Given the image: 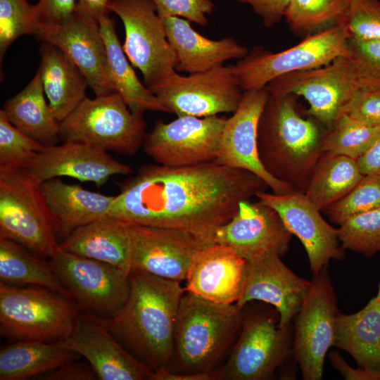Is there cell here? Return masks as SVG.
Masks as SVG:
<instances>
[{"mask_svg": "<svg viewBox=\"0 0 380 380\" xmlns=\"http://www.w3.org/2000/svg\"><path fill=\"white\" fill-rule=\"evenodd\" d=\"M108 217L186 232L205 246L236 213L241 201L266 191L248 170L212 161L170 167L145 165L120 183Z\"/></svg>", "mask_w": 380, "mask_h": 380, "instance_id": "1", "label": "cell"}, {"mask_svg": "<svg viewBox=\"0 0 380 380\" xmlns=\"http://www.w3.org/2000/svg\"><path fill=\"white\" fill-rule=\"evenodd\" d=\"M185 291L179 281L133 271L122 308L111 318L98 319L154 373L168 371L177 314Z\"/></svg>", "mask_w": 380, "mask_h": 380, "instance_id": "2", "label": "cell"}, {"mask_svg": "<svg viewBox=\"0 0 380 380\" xmlns=\"http://www.w3.org/2000/svg\"><path fill=\"white\" fill-rule=\"evenodd\" d=\"M296 97L269 93L258 122V151L270 175L305 194L323 153L327 129L315 118L301 115Z\"/></svg>", "mask_w": 380, "mask_h": 380, "instance_id": "3", "label": "cell"}, {"mask_svg": "<svg viewBox=\"0 0 380 380\" xmlns=\"http://www.w3.org/2000/svg\"><path fill=\"white\" fill-rule=\"evenodd\" d=\"M243 308L221 304L185 291L177 314L169 372L210 373L229 353L239 334Z\"/></svg>", "mask_w": 380, "mask_h": 380, "instance_id": "4", "label": "cell"}, {"mask_svg": "<svg viewBox=\"0 0 380 380\" xmlns=\"http://www.w3.org/2000/svg\"><path fill=\"white\" fill-rule=\"evenodd\" d=\"M0 237L44 258L59 248L57 220L27 168L0 172Z\"/></svg>", "mask_w": 380, "mask_h": 380, "instance_id": "5", "label": "cell"}, {"mask_svg": "<svg viewBox=\"0 0 380 380\" xmlns=\"http://www.w3.org/2000/svg\"><path fill=\"white\" fill-rule=\"evenodd\" d=\"M365 87L374 86L362 64L349 53L319 68L281 76L266 88L272 94L303 97L309 105L306 114L329 129Z\"/></svg>", "mask_w": 380, "mask_h": 380, "instance_id": "6", "label": "cell"}, {"mask_svg": "<svg viewBox=\"0 0 380 380\" xmlns=\"http://www.w3.org/2000/svg\"><path fill=\"white\" fill-rule=\"evenodd\" d=\"M48 289L0 282V331L16 341L57 342L68 336L80 316L71 300Z\"/></svg>", "mask_w": 380, "mask_h": 380, "instance_id": "7", "label": "cell"}, {"mask_svg": "<svg viewBox=\"0 0 380 380\" xmlns=\"http://www.w3.org/2000/svg\"><path fill=\"white\" fill-rule=\"evenodd\" d=\"M146 122L133 114L117 92L85 97L61 122L60 139L85 143L120 154L134 155L142 146Z\"/></svg>", "mask_w": 380, "mask_h": 380, "instance_id": "8", "label": "cell"}, {"mask_svg": "<svg viewBox=\"0 0 380 380\" xmlns=\"http://www.w3.org/2000/svg\"><path fill=\"white\" fill-rule=\"evenodd\" d=\"M349 38L341 23L308 35L279 52L256 46L233 65V70L243 91L260 89L281 76L319 68L349 54Z\"/></svg>", "mask_w": 380, "mask_h": 380, "instance_id": "9", "label": "cell"}, {"mask_svg": "<svg viewBox=\"0 0 380 380\" xmlns=\"http://www.w3.org/2000/svg\"><path fill=\"white\" fill-rule=\"evenodd\" d=\"M110 11L122 20L123 51L152 91L177 72V59L161 18L151 0H110Z\"/></svg>", "mask_w": 380, "mask_h": 380, "instance_id": "10", "label": "cell"}, {"mask_svg": "<svg viewBox=\"0 0 380 380\" xmlns=\"http://www.w3.org/2000/svg\"><path fill=\"white\" fill-rule=\"evenodd\" d=\"M290 327L281 328L268 314L243 315L240 333L215 380L272 379L292 353Z\"/></svg>", "mask_w": 380, "mask_h": 380, "instance_id": "11", "label": "cell"}, {"mask_svg": "<svg viewBox=\"0 0 380 380\" xmlns=\"http://www.w3.org/2000/svg\"><path fill=\"white\" fill-rule=\"evenodd\" d=\"M49 262L70 298L91 315L111 318L125 304L129 292V273L60 247Z\"/></svg>", "mask_w": 380, "mask_h": 380, "instance_id": "12", "label": "cell"}, {"mask_svg": "<svg viewBox=\"0 0 380 380\" xmlns=\"http://www.w3.org/2000/svg\"><path fill=\"white\" fill-rule=\"evenodd\" d=\"M327 268L314 275L294 318L292 350L305 380H319L325 356L334 346L337 299Z\"/></svg>", "mask_w": 380, "mask_h": 380, "instance_id": "13", "label": "cell"}, {"mask_svg": "<svg viewBox=\"0 0 380 380\" xmlns=\"http://www.w3.org/2000/svg\"><path fill=\"white\" fill-rule=\"evenodd\" d=\"M233 65L183 76L177 72L153 91L169 113L205 118L234 113L243 96Z\"/></svg>", "mask_w": 380, "mask_h": 380, "instance_id": "14", "label": "cell"}, {"mask_svg": "<svg viewBox=\"0 0 380 380\" xmlns=\"http://www.w3.org/2000/svg\"><path fill=\"white\" fill-rule=\"evenodd\" d=\"M227 118L179 116L158 120L146 133L143 148L158 164L182 167L216 160Z\"/></svg>", "mask_w": 380, "mask_h": 380, "instance_id": "15", "label": "cell"}, {"mask_svg": "<svg viewBox=\"0 0 380 380\" xmlns=\"http://www.w3.org/2000/svg\"><path fill=\"white\" fill-rule=\"evenodd\" d=\"M131 272L185 280L197 252L207 246L191 234L169 228L129 224Z\"/></svg>", "mask_w": 380, "mask_h": 380, "instance_id": "16", "label": "cell"}, {"mask_svg": "<svg viewBox=\"0 0 380 380\" xmlns=\"http://www.w3.org/2000/svg\"><path fill=\"white\" fill-rule=\"evenodd\" d=\"M258 200L272 208L287 229L302 243L314 275L327 268L331 260H341L344 249L337 229L324 220L319 210L303 193L276 194L260 191Z\"/></svg>", "mask_w": 380, "mask_h": 380, "instance_id": "17", "label": "cell"}, {"mask_svg": "<svg viewBox=\"0 0 380 380\" xmlns=\"http://www.w3.org/2000/svg\"><path fill=\"white\" fill-rule=\"evenodd\" d=\"M268 97L269 91L266 87L243 92L239 107L227 119L215 161L254 173L267 183L274 194L297 192L270 175L259 158L258 122Z\"/></svg>", "mask_w": 380, "mask_h": 380, "instance_id": "18", "label": "cell"}, {"mask_svg": "<svg viewBox=\"0 0 380 380\" xmlns=\"http://www.w3.org/2000/svg\"><path fill=\"white\" fill-rule=\"evenodd\" d=\"M292 234L278 213L270 206L258 201H241L236 213L214 235V243L229 246L248 262L267 255H284Z\"/></svg>", "mask_w": 380, "mask_h": 380, "instance_id": "19", "label": "cell"}, {"mask_svg": "<svg viewBox=\"0 0 380 380\" xmlns=\"http://www.w3.org/2000/svg\"><path fill=\"white\" fill-rule=\"evenodd\" d=\"M84 357L101 380H153L154 372L132 355L96 318L80 315L71 334L57 341Z\"/></svg>", "mask_w": 380, "mask_h": 380, "instance_id": "20", "label": "cell"}, {"mask_svg": "<svg viewBox=\"0 0 380 380\" xmlns=\"http://www.w3.org/2000/svg\"><path fill=\"white\" fill-rule=\"evenodd\" d=\"M36 37L61 50L84 75L96 96L115 92L108 74L106 44L96 18L75 10L64 23Z\"/></svg>", "mask_w": 380, "mask_h": 380, "instance_id": "21", "label": "cell"}, {"mask_svg": "<svg viewBox=\"0 0 380 380\" xmlns=\"http://www.w3.org/2000/svg\"><path fill=\"white\" fill-rule=\"evenodd\" d=\"M27 169L40 183L63 176L103 185L115 175L132 172L129 165L111 157L106 151L85 143L66 141L45 146Z\"/></svg>", "mask_w": 380, "mask_h": 380, "instance_id": "22", "label": "cell"}, {"mask_svg": "<svg viewBox=\"0 0 380 380\" xmlns=\"http://www.w3.org/2000/svg\"><path fill=\"white\" fill-rule=\"evenodd\" d=\"M277 254L248 262L242 293L236 303L241 308L253 300L274 307L279 314V325L290 327L310 287L311 281L293 273Z\"/></svg>", "mask_w": 380, "mask_h": 380, "instance_id": "23", "label": "cell"}, {"mask_svg": "<svg viewBox=\"0 0 380 380\" xmlns=\"http://www.w3.org/2000/svg\"><path fill=\"white\" fill-rule=\"evenodd\" d=\"M247 269L248 262L229 246H205L194 258L185 291L217 303H236L243 289Z\"/></svg>", "mask_w": 380, "mask_h": 380, "instance_id": "24", "label": "cell"}, {"mask_svg": "<svg viewBox=\"0 0 380 380\" xmlns=\"http://www.w3.org/2000/svg\"><path fill=\"white\" fill-rule=\"evenodd\" d=\"M161 19L176 56L177 71L189 74L203 72L228 60L242 59L249 52L246 46L232 37L214 40L203 36L186 19L176 16Z\"/></svg>", "mask_w": 380, "mask_h": 380, "instance_id": "25", "label": "cell"}, {"mask_svg": "<svg viewBox=\"0 0 380 380\" xmlns=\"http://www.w3.org/2000/svg\"><path fill=\"white\" fill-rule=\"evenodd\" d=\"M41 187L57 220L58 238L62 239L81 226L108 218L115 196L65 183L59 177L42 182Z\"/></svg>", "mask_w": 380, "mask_h": 380, "instance_id": "26", "label": "cell"}, {"mask_svg": "<svg viewBox=\"0 0 380 380\" xmlns=\"http://www.w3.org/2000/svg\"><path fill=\"white\" fill-rule=\"evenodd\" d=\"M66 251L113 265L130 273L127 223L108 217L81 226L60 242Z\"/></svg>", "mask_w": 380, "mask_h": 380, "instance_id": "27", "label": "cell"}, {"mask_svg": "<svg viewBox=\"0 0 380 380\" xmlns=\"http://www.w3.org/2000/svg\"><path fill=\"white\" fill-rule=\"evenodd\" d=\"M39 68L48 103L56 118L63 120L86 97L87 80L58 47L44 43Z\"/></svg>", "mask_w": 380, "mask_h": 380, "instance_id": "28", "label": "cell"}, {"mask_svg": "<svg viewBox=\"0 0 380 380\" xmlns=\"http://www.w3.org/2000/svg\"><path fill=\"white\" fill-rule=\"evenodd\" d=\"M334 346L348 353L359 367L380 370V300L372 298L360 311L336 319Z\"/></svg>", "mask_w": 380, "mask_h": 380, "instance_id": "29", "label": "cell"}, {"mask_svg": "<svg viewBox=\"0 0 380 380\" xmlns=\"http://www.w3.org/2000/svg\"><path fill=\"white\" fill-rule=\"evenodd\" d=\"M106 44L108 74L131 112L142 117L147 110L167 113L157 96L137 77L118 39L114 20L108 15L98 20Z\"/></svg>", "mask_w": 380, "mask_h": 380, "instance_id": "30", "label": "cell"}, {"mask_svg": "<svg viewBox=\"0 0 380 380\" xmlns=\"http://www.w3.org/2000/svg\"><path fill=\"white\" fill-rule=\"evenodd\" d=\"M45 96L38 70L22 91L5 102L2 110L15 127L49 146L56 144L60 139L61 122Z\"/></svg>", "mask_w": 380, "mask_h": 380, "instance_id": "31", "label": "cell"}, {"mask_svg": "<svg viewBox=\"0 0 380 380\" xmlns=\"http://www.w3.org/2000/svg\"><path fill=\"white\" fill-rule=\"evenodd\" d=\"M78 356L57 342L17 341L0 350V380L39 376Z\"/></svg>", "mask_w": 380, "mask_h": 380, "instance_id": "32", "label": "cell"}, {"mask_svg": "<svg viewBox=\"0 0 380 380\" xmlns=\"http://www.w3.org/2000/svg\"><path fill=\"white\" fill-rule=\"evenodd\" d=\"M0 280L10 285L45 288L70 298L49 261L42 259L22 245L1 237Z\"/></svg>", "mask_w": 380, "mask_h": 380, "instance_id": "33", "label": "cell"}, {"mask_svg": "<svg viewBox=\"0 0 380 380\" xmlns=\"http://www.w3.org/2000/svg\"><path fill=\"white\" fill-rule=\"evenodd\" d=\"M363 177L357 160L325 152L319 158L304 194L322 211L345 196Z\"/></svg>", "mask_w": 380, "mask_h": 380, "instance_id": "34", "label": "cell"}, {"mask_svg": "<svg viewBox=\"0 0 380 380\" xmlns=\"http://www.w3.org/2000/svg\"><path fill=\"white\" fill-rule=\"evenodd\" d=\"M352 0H291L285 15L290 30L305 37L344 23Z\"/></svg>", "mask_w": 380, "mask_h": 380, "instance_id": "35", "label": "cell"}, {"mask_svg": "<svg viewBox=\"0 0 380 380\" xmlns=\"http://www.w3.org/2000/svg\"><path fill=\"white\" fill-rule=\"evenodd\" d=\"M380 135V127L363 124L343 113L327 129L322 150L357 160L365 153Z\"/></svg>", "mask_w": 380, "mask_h": 380, "instance_id": "36", "label": "cell"}, {"mask_svg": "<svg viewBox=\"0 0 380 380\" xmlns=\"http://www.w3.org/2000/svg\"><path fill=\"white\" fill-rule=\"evenodd\" d=\"M338 225V238L344 250L367 257L380 252V207L352 215Z\"/></svg>", "mask_w": 380, "mask_h": 380, "instance_id": "37", "label": "cell"}, {"mask_svg": "<svg viewBox=\"0 0 380 380\" xmlns=\"http://www.w3.org/2000/svg\"><path fill=\"white\" fill-rule=\"evenodd\" d=\"M44 147L15 127L0 110V172L27 168Z\"/></svg>", "mask_w": 380, "mask_h": 380, "instance_id": "38", "label": "cell"}, {"mask_svg": "<svg viewBox=\"0 0 380 380\" xmlns=\"http://www.w3.org/2000/svg\"><path fill=\"white\" fill-rule=\"evenodd\" d=\"M380 207V175H366L342 198L322 211L335 224Z\"/></svg>", "mask_w": 380, "mask_h": 380, "instance_id": "39", "label": "cell"}, {"mask_svg": "<svg viewBox=\"0 0 380 380\" xmlns=\"http://www.w3.org/2000/svg\"><path fill=\"white\" fill-rule=\"evenodd\" d=\"M39 28L34 6L27 0H0V59L11 44L25 34L36 36Z\"/></svg>", "mask_w": 380, "mask_h": 380, "instance_id": "40", "label": "cell"}, {"mask_svg": "<svg viewBox=\"0 0 380 380\" xmlns=\"http://www.w3.org/2000/svg\"><path fill=\"white\" fill-rule=\"evenodd\" d=\"M344 23L350 38L380 41V1L352 0Z\"/></svg>", "mask_w": 380, "mask_h": 380, "instance_id": "41", "label": "cell"}, {"mask_svg": "<svg viewBox=\"0 0 380 380\" xmlns=\"http://www.w3.org/2000/svg\"><path fill=\"white\" fill-rule=\"evenodd\" d=\"M160 18L176 16L201 26L208 25L215 4L211 0H151Z\"/></svg>", "mask_w": 380, "mask_h": 380, "instance_id": "42", "label": "cell"}, {"mask_svg": "<svg viewBox=\"0 0 380 380\" xmlns=\"http://www.w3.org/2000/svg\"><path fill=\"white\" fill-rule=\"evenodd\" d=\"M344 113L363 124L380 127V87L360 89L350 101Z\"/></svg>", "mask_w": 380, "mask_h": 380, "instance_id": "43", "label": "cell"}, {"mask_svg": "<svg viewBox=\"0 0 380 380\" xmlns=\"http://www.w3.org/2000/svg\"><path fill=\"white\" fill-rule=\"evenodd\" d=\"M77 3V0H39L34 5L39 28L37 35L67 20L75 11Z\"/></svg>", "mask_w": 380, "mask_h": 380, "instance_id": "44", "label": "cell"}, {"mask_svg": "<svg viewBox=\"0 0 380 380\" xmlns=\"http://www.w3.org/2000/svg\"><path fill=\"white\" fill-rule=\"evenodd\" d=\"M350 53L365 69L372 84L380 87V41L349 38Z\"/></svg>", "mask_w": 380, "mask_h": 380, "instance_id": "45", "label": "cell"}, {"mask_svg": "<svg viewBox=\"0 0 380 380\" xmlns=\"http://www.w3.org/2000/svg\"><path fill=\"white\" fill-rule=\"evenodd\" d=\"M249 5L267 28L285 18L291 0H236Z\"/></svg>", "mask_w": 380, "mask_h": 380, "instance_id": "46", "label": "cell"}, {"mask_svg": "<svg viewBox=\"0 0 380 380\" xmlns=\"http://www.w3.org/2000/svg\"><path fill=\"white\" fill-rule=\"evenodd\" d=\"M37 377L43 380H94L98 376L89 362L69 361Z\"/></svg>", "mask_w": 380, "mask_h": 380, "instance_id": "47", "label": "cell"}, {"mask_svg": "<svg viewBox=\"0 0 380 380\" xmlns=\"http://www.w3.org/2000/svg\"><path fill=\"white\" fill-rule=\"evenodd\" d=\"M361 173L380 175V135L362 156L357 159Z\"/></svg>", "mask_w": 380, "mask_h": 380, "instance_id": "48", "label": "cell"}, {"mask_svg": "<svg viewBox=\"0 0 380 380\" xmlns=\"http://www.w3.org/2000/svg\"><path fill=\"white\" fill-rule=\"evenodd\" d=\"M109 1L110 0H77L76 10L98 20L108 15Z\"/></svg>", "mask_w": 380, "mask_h": 380, "instance_id": "49", "label": "cell"}, {"mask_svg": "<svg viewBox=\"0 0 380 380\" xmlns=\"http://www.w3.org/2000/svg\"><path fill=\"white\" fill-rule=\"evenodd\" d=\"M376 297L380 300V283H379V289H378V292H377V294L376 296Z\"/></svg>", "mask_w": 380, "mask_h": 380, "instance_id": "50", "label": "cell"}]
</instances>
